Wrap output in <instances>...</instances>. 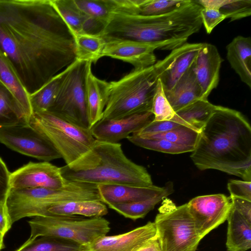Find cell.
Segmentation results:
<instances>
[{"instance_id": "6da1fadb", "label": "cell", "mask_w": 251, "mask_h": 251, "mask_svg": "<svg viewBox=\"0 0 251 251\" xmlns=\"http://www.w3.org/2000/svg\"><path fill=\"white\" fill-rule=\"evenodd\" d=\"M0 51L29 95L76 59L74 36L50 0H0Z\"/></svg>"}, {"instance_id": "7a4b0ae2", "label": "cell", "mask_w": 251, "mask_h": 251, "mask_svg": "<svg viewBox=\"0 0 251 251\" xmlns=\"http://www.w3.org/2000/svg\"><path fill=\"white\" fill-rule=\"evenodd\" d=\"M201 170L214 169L251 182V127L240 112L216 105L190 156Z\"/></svg>"}, {"instance_id": "3957f363", "label": "cell", "mask_w": 251, "mask_h": 251, "mask_svg": "<svg viewBox=\"0 0 251 251\" xmlns=\"http://www.w3.org/2000/svg\"><path fill=\"white\" fill-rule=\"evenodd\" d=\"M202 8L195 0H186L175 10L160 15L112 13L100 35L106 42L125 40L164 44L173 50L200 30Z\"/></svg>"}, {"instance_id": "277c9868", "label": "cell", "mask_w": 251, "mask_h": 251, "mask_svg": "<svg viewBox=\"0 0 251 251\" xmlns=\"http://www.w3.org/2000/svg\"><path fill=\"white\" fill-rule=\"evenodd\" d=\"M60 170L63 177L70 181L138 187L153 185L147 169L128 158L117 143L96 140L88 151Z\"/></svg>"}, {"instance_id": "5b68a950", "label": "cell", "mask_w": 251, "mask_h": 251, "mask_svg": "<svg viewBox=\"0 0 251 251\" xmlns=\"http://www.w3.org/2000/svg\"><path fill=\"white\" fill-rule=\"evenodd\" d=\"M175 51L148 67L133 69L118 80L109 82L103 119H116L151 111L158 79L168 68Z\"/></svg>"}, {"instance_id": "8992f818", "label": "cell", "mask_w": 251, "mask_h": 251, "mask_svg": "<svg viewBox=\"0 0 251 251\" xmlns=\"http://www.w3.org/2000/svg\"><path fill=\"white\" fill-rule=\"evenodd\" d=\"M28 123L51 144L66 165L82 156L96 141L90 129L80 127L49 111L32 113Z\"/></svg>"}, {"instance_id": "52a82bcc", "label": "cell", "mask_w": 251, "mask_h": 251, "mask_svg": "<svg viewBox=\"0 0 251 251\" xmlns=\"http://www.w3.org/2000/svg\"><path fill=\"white\" fill-rule=\"evenodd\" d=\"M27 222L30 228L29 240L50 236L82 246L106 235L110 229L109 221L102 217L85 218L80 216L48 215L35 217Z\"/></svg>"}, {"instance_id": "ba28073f", "label": "cell", "mask_w": 251, "mask_h": 251, "mask_svg": "<svg viewBox=\"0 0 251 251\" xmlns=\"http://www.w3.org/2000/svg\"><path fill=\"white\" fill-rule=\"evenodd\" d=\"M165 202L154 222L161 251H196L202 238L187 203L176 206Z\"/></svg>"}, {"instance_id": "9c48e42d", "label": "cell", "mask_w": 251, "mask_h": 251, "mask_svg": "<svg viewBox=\"0 0 251 251\" xmlns=\"http://www.w3.org/2000/svg\"><path fill=\"white\" fill-rule=\"evenodd\" d=\"M89 62L77 59L68 66L56 99L48 110L80 127L90 129L85 92Z\"/></svg>"}, {"instance_id": "30bf717a", "label": "cell", "mask_w": 251, "mask_h": 251, "mask_svg": "<svg viewBox=\"0 0 251 251\" xmlns=\"http://www.w3.org/2000/svg\"><path fill=\"white\" fill-rule=\"evenodd\" d=\"M0 142L17 152L44 161L61 158L51 144L29 123L0 127Z\"/></svg>"}, {"instance_id": "8fae6325", "label": "cell", "mask_w": 251, "mask_h": 251, "mask_svg": "<svg viewBox=\"0 0 251 251\" xmlns=\"http://www.w3.org/2000/svg\"><path fill=\"white\" fill-rule=\"evenodd\" d=\"M187 204L196 229L202 239L227 220L232 202L230 196L217 194L196 197Z\"/></svg>"}, {"instance_id": "7c38bea8", "label": "cell", "mask_w": 251, "mask_h": 251, "mask_svg": "<svg viewBox=\"0 0 251 251\" xmlns=\"http://www.w3.org/2000/svg\"><path fill=\"white\" fill-rule=\"evenodd\" d=\"M67 180L62 176L60 168L49 162H31L10 173V189H59Z\"/></svg>"}, {"instance_id": "4fadbf2b", "label": "cell", "mask_w": 251, "mask_h": 251, "mask_svg": "<svg viewBox=\"0 0 251 251\" xmlns=\"http://www.w3.org/2000/svg\"><path fill=\"white\" fill-rule=\"evenodd\" d=\"M171 50L164 44H149L131 40L106 41L101 56H108L130 63L134 69L145 68L156 62L154 50Z\"/></svg>"}, {"instance_id": "5bb4252c", "label": "cell", "mask_w": 251, "mask_h": 251, "mask_svg": "<svg viewBox=\"0 0 251 251\" xmlns=\"http://www.w3.org/2000/svg\"><path fill=\"white\" fill-rule=\"evenodd\" d=\"M151 111L134 114L116 119H102L90 128L98 141L117 143L142 129L154 120Z\"/></svg>"}, {"instance_id": "9a60e30c", "label": "cell", "mask_w": 251, "mask_h": 251, "mask_svg": "<svg viewBox=\"0 0 251 251\" xmlns=\"http://www.w3.org/2000/svg\"><path fill=\"white\" fill-rule=\"evenodd\" d=\"M156 237L154 223L149 222L124 233L100 237L82 246V251H136Z\"/></svg>"}, {"instance_id": "2e32d148", "label": "cell", "mask_w": 251, "mask_h": 251, "mask_svg": "<svg viewBox=\"0 0 251 251\" xmlns=\"http://www.w3.org/2000/svg\"><path fill=\"white\" fill-rule=\"evenodd\" d=\"M223 59L213 45L202 43L195 61L193 70L201 88L203 99H207L219 83Z\"/></svg>"}, {"instance_id": "e0dca14e", "label": "cell", "mask_w": 251, "mask_h": 251, "mask_svg": "<svg viewBox=\"0 0 251 251\" xmlns=\"http://www.w3.org/2000/svg\"><path fill=\"white\" fill-rule=\"evenodd\" d=\"M167 188L152 185L148 187H138L122 184H98V188L101 201L108 206L142 201L163 192Z\"/></svg>"}, {"instance_id": "ac0fdd59", "label": "cell", "mask_w": 251, "mask_h": 251, "mask_svg": "<svg viewBox=\"0 0 251 251\" xmlns=\"http://www.w3.org/2000/svg\"><path fill=\"white\" fill-rule=\"evenodd\" d=\"M202 44V43H186L175 49V54L172 62L159 78L165 92L170 91L183 74L193 66Z\"/></svg>"}, {"instance_id": "d6986e66", "label": "cell", "mask_w": 251, "mask_h": 251, "mask_svg": "<svg viewBox=\"0 0 251 251\" xmlns=\"http://www.w3.org/2000/svg\"><path fill=\"white\" fill-rule=\"evenodd\" d=\"M89 62L85 77V92L89 123L91 128L102 119L106 104L109 83L98 78L92 72Z\"/></svg>"}, {"instance_id": "ffe728a7", "label": "cell", "mask_w": 251, "mask_h": 251, "mask_svg": "<svg viewBox=\"0 0 251 251\" xmlns=\"http://www.w3.org/2000/svg\"><path fill=\"white\" fill-rule=\"evenodd\" d=\"M195 64V63H194ZM192 66L177 81L165 95L176 112L188 105L202 99L201 88Z\"/></svg>"}, {"instance_id": "44dd1931", "label": "cell", "mask_w": 251, "mask_h": 251, "mask_svg": "<svg viewBox=\"0 0 251 251\" xmlns=\"http://www.w3.org/2000/svg\"><path fill=\"white\" fill-rule=\"evenodd\" d=\"M226 58L241 81L251 87V39L237 36L226 46Z\"/></svg>"}, {"instance_id": "7402d4cb", "label": "cell", "mask_w": 251, "mask_h": 251, "mask_svg": "<svg viewBox=\"0 0 251 251\" xmlns=\"http://www.w3.org/2000/svg\"><path fill=\"white\" fill-rule=\"evenodd\" d=\"M226 247L228 251H246L251 248V222L232 205L227 218Z\"/></svg>"}, {"instance_id": "603a6c76", "label": "cell", "mask_w": 251, "mask_h": 251, "mask_svg": "<svg viewBox=\"0 0 251 251\" xmlns=\"http://www.w3.org/2000/svg\"><path fill=\"white\" fill-rule=\"evenodd\" d=\"M216 106L207 99H200L176 112L171 121L200 133Z\"/></svg>"}, {"instance_id": "cb8c5ba5", "label": "cell", "mask_w": 251, "mask_h": 251, "mask_svg": "<svg viewBox=\"0 0 251 251\" xmlns=\"http://www.w3.org/2000/svg\"><path fill=\"white\" fill-rule=\"evenodd\" d=\"M0 82L15 97L29 119L32 114L29 95L7 57L0 51Z\"/></svg>"}, {"instance_id": "d4e9b609", "label": "cell", "mask_w": 251, "mask_h": 251, "mask_svg": "<svg viewBox=\"0 0 251 251\" xmlns=\"http://www.w3.org/2000/svg\"><path fill=\"white\" fill-rule=\"evenodd\" d=\"M49 215L102 217L108 213L106 205L100 201H78L54 205L48 209Z\"/></svg>"}, {"instance_id": "484cf974", "label": "cell", "mask_w": 251, "mask_h": 251, "mask_svg": "<svg viewBox=\"0 0 251 251\" xmlns=\"http://www.w3.org/2000/svg\"><path fill=\"white\" fill-rule=\"evenodd\" d=\"M27 123L28 119L16 99L0 82V127Z\"/></svg>"}, {"instance_id": "4316f807", "label": "cell", "mask_w": 251, "mask_h": 251, "mask_svg": "<svg viewBox=\"0 0 251 251\" xmlns=\"http://www.w3.org/2000/svg\"><path fill=\"white\" fill-rule=\"evenodd\" d=\"M67 70L68 67L51 78L38 91L29 95L32 113L48 111L50 108Z\"/></svg>"}, {"instance_id": "83f0119b", "label": "cell", "mask_w": 251, "mask_h": 251, "mask_svg": "<svg viewBox=\"0 0 251 251\" xmlns=\"http://www.w3.org/2000/svg\"><path fill=\"white\" fill-rule=\"evenodd\" d=\"M173 191L172 183L168 182L165 191L152 198L142 201L115 204L108 206L125 217L135 220L144 218L157 203L173 193Z\"/></svg>"}, {"instance_id": "f1b7e54d", "label": "cell", "mask_w": 251, "mask_h": 251, "mask_svg": "<svg viewBox=\"0 0 251 251\" xmlns=\"http://www.w3.org/2000/svg\"><path fill=\"white\" fill-rule=\"evenodd\" d=\"M50 1L73 35L84 33L91 18L78 9L74 0H50Z\"/></svg>"}, {"instance_id": "f546056e", "label": "cell", "mask_w": 251, "mask_h": 251, "mask_svg": "<svg viewBox=\"0 0 251 251\" xmlns=\"http://www.w3.org/2000/svg\"><path fill=\"white\" fill-rule=\"evenodd\" d=\"M73 36L76 59L93 63L102 57L106 41L100 35L82 33Z\"/></svg>"}, {"instance_id": "4dcf8cb0", "label": "cell", "mask_w": 251, "mask_h": 251, "mask_svg": "<svg viewBox=\"0 0 251 251\" xmlns=\"http://www.w3.org/2000/svg\"><path fill=\"white\" fill-rule=\"evenodd\" d=\"M82 245L67 239L41 236L27 240L15 251H82Z\"/></svg>"}, {"instance_id": "1f68e13d", "label": "cell", "mask_w": 251, "mask_h": 251, "mask_svg": "<svg viewBox=\"0 0 251 251\" xmlns=\"http://www.w3.org/2000/svg\"><path fill=\"white\" fill-rule=\"evenodd\" d=\"M196 2L202 7L218 8L230 21L251 15V0H199Z\"/></svg>"}, {"instance_id": "d6a6232c", "label": "cell", "mask_w": 251, "mask_h": 251, "mask_svg": "<svg viewBox=\"0 0 251 251\" xmlns=\"http://www.w3.org/2000/svg\"><path fill=\"white\" fill-rule=\"evenodd\" d=\"M139 136L149 139H164L176 144L195 149L198 141L199 133L188 127L180 125L167 131Z\"/></svg>"}, {"instance_id": "836d02e7", "label": "cell", "mask_w": 251, "mask_h": 251, "mask_svg": "<svg viewBox=\"0 0 251 251\" xmlns=\"http://www.w3.org/2000/svg\"><path fill=\"white\" fill-rule=\"evenodd\" d=\"M127 139L131 143L138 147L170 154L192 152L195 149L192 147L176 144L164 139H145L135 134L129 136Z\"/></svg>"}, {"instance_id": "e575fe53", "label": "cell", "mask_w": 251, "mask_h": 251, "mask_svg": "<svg viewBox=\"0 0 251 251\" xmlns=\"http://www.w3.org/2000/svg\"><path fill=\"white\" fill-rule=\"evenodd\" d=\"M74 2L85 15L101 22L105 26L113 13L110 0H74Z\"/></svg>"}, {"instance_id": "d590c367", "label": "cell", "mask_w": 251, "mask_h": 251, "mask_svg": "<svg viewBox=\"0 0 251 251\" xmlns=\"http://www.w3.org/2000/svg\"><path fill=\"white\" fill-rule=\"evenodd\" d=\"M151 111L154 115V121H171L176 114L167 100L159 78L153 97Z\"/></svg>"}, {"instance_id": "8d00e7d4", "label": "cell", "mask_w": 251, "mask_h": 251, "mask_svg": "<svg viewBox=\"0 0 251 251\" xmlns=\"http://www.w3.org/2000/svg\"><path fill=\"white\" fill-rule=\"evenodd\" d=\"M186 0H143L139 14L156 16L169 13L183 4Z\"/></svg>"}, {"instance_id": "74e56055", "label": "cell", "mask_w": 251, "mask_h": 251, "mask_svg": "<svg viewBox=\"0 0 251 251\" xmlns=\"http://www.w3.org/2000/svg\"><path fill=\"white\" fill-rule=\"evenodd\" d=\"M200 14L202 24L208 34H210L219 24L226 19V16L215 7H202Z\"/></svg>"}, {"instance_id": "f35d334b", "label": "cell", "mask_w": 251, "mask_h": 251, "mask_svg": "<svg viewBox=\"0 0 251 251\" xmlns=\"http://www.w3.org/2000/svg\"><path fill=\"white\" fill-rule=\"evenodd\" d=\"M227 189L230 197L251 201V182L230 180L227 183Z\"/></svg>"}, {"instance_id": "ab89813d", "label": "cell", "mask_w": 251, "mask_h": 251, "mask_svg": "<svg viewBox=\"0 0 251 251\" xmlns=\"http://www.w3.org/2000/svg\"><path fill=\"white\" fill-rule=\"evenodd\" d=\"M179 126L180 125L172 121H153L140 131L132 134L142 136L149 134L161 133L170 130Z\"/></svg>"}, {"instance_id": "60d3db41", "label": "cell", "mask_w": 251, "mask_h": 251, "mask_svg": "<svg viewBox=\"0 0 251 251\" xmlns=\"http://www.w3.org/2000/svg\"><path fill=\"white\" fill-rule=\"evenodd\" d=\"M113 13L139 14L143 0H110Z\"/></svg>"}, {"instance_id": "b9f144b4", "label": "cell", "mask_w": 251, "mask_h": 251, "mask_svg": "<svg viewBox=\"0 0 251 251\" xmlns=\"http://www.w3.org/2000/svg\"><path fill=\"white\" fill-rule=\"evenodd\" d=\"M10 173L4 162L0 158V200H5L10 189Z\"/></svg>"}, {"instance_id": "7bdbcfd3", "label": "cell", "mask_w": 251, "mask_h": 251, "mask_svg": "<svg viewBox=\"0 0 251 251\" xmlns=\"http://www.w3.org/2000/svg\"><path fill=\"white\" fill-rule=\"evenodd\" d=\"M232 206L246 219L251 222V201L230 197Z\"/></svg>"}, {"instance_id": "ee69618b", "label": "cell", "mask_w": 251, "mask_h": 251, "mask_svg": "<svg viewBox=\"0 0 251 251\" xmlns=\"http://www.w3.org/2000/svg\"><path fill=\"white\" fill-rule=\"evenodd\" d=\"M5 200H0V232L4 236L12 225L6 207Z\"/></svg>"}, {"instance_id": "f6af8a7d", "label": "cell", "mask_w": 251, "mask_h": 251, "mask_svg": "<svg viewBox=\"0 0 251 251\" xmlns=\"http://www.w3.org/2000/svg\"><path fill=\"white\" fill-rule=\"evenodd\" d=\"M136 251H161L157 236Z\"/></svg>"}, {"instance_id": "bcb514c9", "label": "cell", "mask_w": 251, "mask_h": 251, "mask_svg": "<svg viewBox=\"0 0 251 251\" xmlns=\"http://www.w3.org/2000/svg\"><path fill=\"white\" fill-rule=\"evenodd\" d=\"M4 235L0 232V251L5 248Z\"/></svg>"}]
</instances>
